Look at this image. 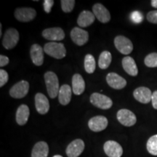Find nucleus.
<instances>
[{"mask_svg": "<svg viewBox=\"0 0 157 157\" xmlns=\"http://www.w3.org/2000/svg\"><path fill=\"white\" fill-rule=\"evenodd\" d=\"M44 78L48 95L50 98L53 99L58 96L59 90H60L58 76L52 71H47L44 74Z\"/></svg>", "mask_w": 157, "mask_h": 157, "instance_id": "obj_1", "label": "nucleus"}, {"mask_svg": "<svg viewBox=\"0 0 157 157\" xmlns=\"http://www.w3.org/2000/svg\"><path fill=\"white\" fill-rule=\"evenodd\" d=\"M45 53L56 59H62L66 56V49L62 43L50 42L46 43L44 47Z\"/></svg>", "mask_w": 157, "mask_h": 157, "instance_id": "obj_2", "label": "nucleus"}, {"mask_svg": "<svg viewBox=\"0 0 157 157\" xmlns=\"http://www.w3.org/2000/svg\"><path fill=\"white\" fill-rule=\"evenodd\" d=\"M90 103L98 109L106 110L112 107L113 101L109 97L101 93H94L90 95Z\"/></svg>", "mask_w": 157, "mask_h": 157, "instance_id": "obj_3", "label": "nucleus"}, {"mask_svg": "<svg viewBox=\"0 0 157 157\" xmlns=\"http://www.w3.org/2000/svg\"><path fill=\"white\" fill-rule=\"evenodd\" d=\"M19 32L15 29L10 28L5 31L3 36L2 45L7 50H12L16 46L19 41Z\"/></svg>", "mask_w": 157, "mask_h": 157, "instance_id": "obj_4", "label": "nucleus"}, {"mask_svg": "<svg viewBox=\"0 0 157 157\" xmlns=\"http://www.w3.org/2000/svg\"><path fill=\"white\" fill-rule=\"evenodd\" d=\"M114 45L116 48L121 54L129 55L133 50V44L130 39L124 36H117L114 39Z\"/></svg>", "mask_w": 157, "mask_h": 157, "instance_id": "obj_5", "label": "nucleus"}, {"mask_svg": "<svg viewBox=\"0 0 157 157\" xmlns=\"http://www.w3.org/2000/svg\"><path fill=\"white\" fill-rule=\"evenodd\" d=\"M29 90V83L27 81L22 80L13 86L10 90V95L12 98L21 99L26 96Z\"/></svg>", "mask_w": 157, "mask_h": 157, "instance_id": "obj_6", "label": "nucleus"}, {"mask_svg": "<svg viewBox=\"0 0 157 157\" xmlns=\"http://www.w3.org/2000/svg\"><path fill=\"white\" fill-rule=\"evenodd\" d=\"M15 17L20 22H30L36 16V12L31 7H20L15 10Z\"/></svg>", "mask_w": 157, "mask_h": 157, "instance_id": "obj_7", "label": "nucleus"}, {"mask_svg": "<svg viewBox=\"0 0 157 157\" xmlns=\"http://www.w3.org/2000/svg\"><path fill=\"white\" fill-rule=\"evenodd\" d=\"M117 117L119 123L125 127H132L137 122V118L135 113L128 109H120L117 112Z\"/></svg>", "mask_w": 157, "mask_h": 157, "instance_id": "obj_8", "label": "nucleus"}, {"mask_svg": "<svg viewBox=\"0 0 157 157\" xmlns=\"http://www.w3.org/2000/svg\"><path fill=\"white\" fill-rule=\"evenodd\" d=\"M103 150L109 157H121L123 154L122 147L113 140H108L104 143Z\"/></svg>", "mask_w": 157, "mask_h": 157, "instance_id": "obj_9", "label": "nucleus"}, {"mask_svg": "<svg viewBox=\"0 0 157 157\" xmlns=\"http://www.w3.org/2000/svg\"><path fill=\"white\" fill-rule=\"evenodd\" d=\"M71 39L78 46H83L89 40V34L84 29L75 27L71 31Z\"/></svg>", "mask_w": 157, "mask_h": 157, "instance_id": "obj_10", "label": "nucleus"}, {"mask_svg": "<svg viewBox=\"0 0 157 157\" xmlns=\"http://www.w3.org/2000/svg\"><path fill=\"white\" fill-rule=\"evenodd\" d=\"M109 124L107 118L104 116H95L88 121V127L92 131L95 132H101L106 128Z\"/></svg>", "mask_w": 157, "mask_h": 157, "instance_id": "obj_11", "label": "nucleus"}, {"mask_svg": "<svg viewBox=\"0 0 157 157\" xmlns=\"http://www.w3.org/2000/svg\"><path fill=\"white\" fill-rule=\"evenodd\" d=\"M84 141L82 139H76L69 143L66 150V153L68 157H78L84 151Z\"/></svg>", "mask_w": 157, "mask_h": 157, "instance_id": "obj_12", "label": "nucleus"}, {"mask_svg": "<svg viewBox=\"0 0 157 157\" xmlns=\"http://www.w3.org/2000/svg\"><path fill=\"white\" fill-rule=\"evenodd\" d=\"M65 32L60 27L48 28L42 31V36L48 40L56 42L61 41L65 38Z\"/></svg>", "mask_w": 157, "mask_h": 157, "instance_id": "obj_13", "label": "nucleus"}, {"mask_svg": "<svg viewBox=\"0 0 157 157\" xmlns=\"http://www.w3.org/2000/svg\"><path fill=\"white\" fill-rule=\"evenodd\" d=\"M106 82L110 87L114 90H121L127 85L126 79L113 72L107 74Z\"/></svg>", "mask_w": 157, "mask_h": 157, "instance_id": "obj_14", "label": "nucleus"}, {"mask_svg": "<svg viewBox=\"0 0 157 157\" xmlns=\"http://www.w3.org/2000/svg\"><path fill=\"white\" fill-rule=\"evenodd\" d=\"M35 107L37 112L42 115H44L50 110V103L48 98L42 93H36L35 95Z\"/></svg>", "mask_w": 157, "mask_h": 157, "instance_id": "obj_15", "label": "nucleus"}, {"mask_svg": "<svg viewBox=\"0 0 157 157\" xmlns=\"http://www.w3.org/2000/svg\"><path fill=\"white\" fill-rule=\"evenodd\" d=\"M152 94L151 90L146 87H137L133 92L135 99L143 104H147L151 101Z\"/></svg>", "mask_w": 157, "mask_h": 157, "instance_id": "obj_16", "label": "nucleus"}, {"mask_svg": "<svg viewBox=\"0 0 157 157\" xmlns=\"http://www.w3.org/2000/svg\"><path fill=\"white\" fill-rule=\"evenodd\" d=\"M93 11L95 16L101 23H109L111 20V15L109 11L101 3H96L93 5Z\"/></svg>", "mask_w": 157, "mask_h": 157, "instance_id": "obj_17", "label": "nucleus"}, {"mask_svg": "<svg viewBox=\"0 0 157 157\" xmlns=\"http://www.w3.org/2000/svg\"><path fill=\"white\" fill-rule=\"evenodd\" d=\"M30 56L33 63L37 66H42L44 63V49L38 44H34L31 47Z\"/></svg>", "mask_w": 157, "mask_h": 157, "instance_id": "obj_18", "label": "nucleus"}, {"mask_svg": "<svg viewBox=\"0 0 157 157\" xmlns=\"http://www.w3.org/2000/svg\"><path fill=\"white\" fill-rule=\"evenodd\" d=\"M122 67L124 70L126 71L129 75L132 76H136L138 74V68L135 63V60L132 57L126 56L122 59L121 61Z\"/></svg>", "mask_w": 157, "mask_h": 157, "instance_id": "obj_19", "label": "nucleus"}, {"mask_svg": "<svg viewBox=\"0 0 157 157\" xmlns=\"http://www.w3.org/2000/svg\"><path fill=\"white\" fill-rule=\"evenodd\" d=\"M95 20V16L93 13L89 10H84L80 13L77 19L78 26L86 28L93 23Z\"/></svg>", "mask_w": 157, "mask_h": 157, "instance_id": "obj_20", "label": "nucleus"}, {"mask_svg": "<svg viewBox=\"0 0 157 157\" xmlns=\"http://www.w3.org/2000/svg\"><path fill=\"white\" fill-rule=\"evenodd\" d=\"M72 95V87L68 84H63L60 87L58 93L59 103L63 105H66L71 102Z\"/></svg>", "mask_w": 157, "mask_h": 157, "instance_id": "obj_21", "label": "nucleus"}, {"mask_svg": "<svg viewBox=\"0 0 157 157\" xmlns=\"http://www.w3.org/2000/svg\"><path fill=\"white\" fill-rule=\"evenodd\" d=\"M29 115H30V111L29 108L25 104L21 105L17 108L16 111V116H15V119L17 124L23 126L28 121Z\"/></svg>", "mask_w": 157, "mask_h": 157, "instance_id": "obj_22", "label": "nucleus"}, {"mask_svg": "<svg viewBox=\"0 0 157 157\" xmlns=\"http://www.w3.org/2000/svg\"><path fill=\"white\" fill-rule=\"evenodd\" d=\"M85 90V82L79 74H75L72 77V90L76 95H80Z\"/></svg>", "mask_w": 157, "mask_h": 157, "instance_id": "obj_23", "label": "nucleus"}, {"mask_svg": "<svg viewBox=\"0 0 157 157\" xmlns=\"http://www.w3.org/2000/svg\"><path fill=\"white\" fill-rule=\"evenodd\" d=\"M49 146L44 141H40L34 145L31 152V157H48Z\"/></svg>", "mask_w": 157, "mask_h": 157, "instance_id": "obj_24", "label": "nucleus"}, {"mask_svg": "<svg viewBox=\"0 0 157 157\" xmlns=\"http://www.w3.org/2000/svg\"><path fill=\"white\" fill-rule=\"evenodd\" d=\"M111 60H112L111 53L109 51L105 50L100 55L99 60H98V66L101 69H106L109 67Z\"/></svg>", "mask_w": 157, "mask_h": 157, "instance_id": "obj_25", "label": "nucleus"}, {"mask_svg": "<svg viewBox=\"0 0 157 157\" xmlns=\"http://www.w3.org/2000/svg\"><path fill=\"white\" fill-rule=\"evenodd\" d=\"M84 69L88 74H93L96 68L95 59L93 56L90 54L86 55L84 58Z\"/></svg>", "mask_w": 157, "mask_h": 157, "instance_id": "obj_26", "label": "nucleus"}, {"mask_svg": "<svg viewBox=\"0 0 157 157\" xmlns=\"http://www.w3.org/2000/svg\"><path fill=\"white\" fill-rule=\"evenodd\" d=\"M146 148L149 154L153 156H157V135H153L148 139Z\"/></svg>", "mask_w": 157, "mask_h": 157, "instance_id": "obj_27", "label": "nucleus"}, {"mask_svg": "<svg viewBox=\"0 0 157 157\" xmlns=\"http://www.w3.org/2000/svg\"><path fill=\"white\" fill-rule=\"evenodd\" d=\"M144 63L147 67H157V52H152L148 54L144 59Z\"/></svg>", "mask_w": 157, "mask_h": 157, "instance_id": "obj_28", "label": "nucleus"}, {"mask_svg": "<svg viewBox=\"0 0 157 157\" xmlns=\"http://www.w3.org/2000/svg\"><path fill=\"white\" fill-rule=\"evenodd\" d=\"M76 2L74 0H62L60 2L61 8L64 13H71L74 10Z\"/></svg>", "mask_w": 157, "mask_h": 157, "instance_id": "obj_29", "label": "nucleus"}, {"mask_svg": "<svg viewBox=\"0 0 157 157\" xmlns=\"http://www.w3.org/2000/svg\"><path fill=\"white\" fill-rule=\"evenodd\" d=\"M9 80V76L7 72L5 70H0V87H2L4 85L7 84Z\"/></svg>", "mask_w": 157, "mask_h": 157, "instance_id": "obj_30", "label": "nucleus"}, {"mask_svg": "<svg viewBox=\"0 0 157 157\" xmlns=\"http://www.w3.org/2000/svg\"><path fill=\"white\" fill-rule=\"evenodd\" d=\"M131 19L135 23H140L143 21V15L139 11H134L131 14Z\"/></svg>", "mask_w": 157, "mask_h": 157, "instance_id": "obj_31", "label": "nucleus"}, {"mask_svg": "<svg viewBox=\"0 0 157 157\" xmlns=\"http://www.w3.org/2000/svg\"><path fill=\"white\" fill-rule=\"evenodd\" d=\"M146 18L148 22L157 24V10L150 11L146 15Z\"/></svg>", "mask_w": 157, "mask_h": 157, "instance_id": "obj_32", "label": "nucleus"}, {"mask_svg": "<svg viewBox=\"0 0 157 157\" xmlns=\"http://www.w3.org/2000/svg\"><path fill=\"white\" fill-rule=\"evenodd\" d=\"M53 5H54L53 0H44V3H43L44 11L46 12L47 13H50Z\"/></svg>", "mask_w": 157, "mask_h": 157, "instance_id": "obj_33", "label": "nucleus"}, {"mask_svg": "<svg viewBox=\"0 0 157 157\" xmlns=\"http://www.w3.org/2000/svg\"><path fill=\"white\" fill-rule=\"evenodd\" d=\"M9 58H7V57L5 56H2V55L0 56V66H1V67H4V66H7V65L9 63Z\"/></svg>", "mask_w": 157, "mask_h": 157, "instance_id": "obj_34", "label": "nucleus"}, {"mask_svg": "<svg viewBox=\"0 0 157 157\" xmlns=\"http://www.w3.org/2000/svg\"><path fill=\"white\" fill-rule=\"evenodd\" d=\"M151 103H152V105L153 107H154V109L157 110V90L154 91L152 94Z\"/></svg>", "mask_w": 157, "mask_h": 157, "instance_id": "obj_35", "label": "nucleus"}, {"mask_svg": "<svg viewBox=\"0 0 157 157\" xmlns=\"http://www.w3.org/2000/svg\"><path fill=\"white\" fill-rule=\"evenodd\" d=\"M151 6L157 9V0H152V1L151 2Z\"/></svg>", "mask_w": 157, "mask_h": 157, "instance_id": "obj_36", "label": "nucleus"}, {"mask_svg": "<svg viewBox=\"0 0 157 157\" xmlns=\"http://www.w3.org/2000/svg\"><path fill=\"white\" fill-rule=\"evenodd\" d=\"M2 24H0V36H2Z\"/></svg>", "mask_w": 157, "mask_h": 157, "instance_id": "obj_37", "label": "nucleus"}, {"mask_svg": "<svg viewBox=\"0 0 157 157\" xmlns=\"http://www.w3.org/2000/svg\"><path fill=\"white\" fill-rule=\"evenodd\" d=\"M53 157H63V156H60V155H55Z\"/></svg>", "mask_w": 157, "mask_h": 157, "instance_id": "obj_38", "label": "nucleus"}]
</instances>
